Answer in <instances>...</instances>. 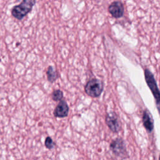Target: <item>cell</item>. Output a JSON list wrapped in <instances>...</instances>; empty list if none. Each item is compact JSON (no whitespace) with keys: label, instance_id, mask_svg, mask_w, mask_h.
<instances>
[{"label":"cell","instance_id":"cell-7","mask_svg":"<svg viewBox=\"0 0 160 160\" xmlns=\"http://www.w3.org/2000/svg\"><path fill=\"white\" fill-rule=\"evenodd\" d=\"M110 14L116 18H120L124 13V7L122 4L119 1H114L112 2L108 7Z\"/></svg>","mask_w":160,"mask_h":160},{"label":"cell","instance_id":"cell-3","mask_svg":"<svg viewBox=\"0 0 160 160\" xmlns=\"http://www.w3.org/2000/svg\"><path fill=\"white\" fill-rule=\"evenodd\" d=\"M144 76H145L146 81L149 88L151 89V92L153 94L154 97L155 98L156 108L160 115V92L158 88L156 82L154 79L153 74L148 69H146L144 70Z\"/></svg>","mask_w":160,"mask_h":160},{"label":"cell","instance_id":"cell-8","mask_svg":"<svg viewBox=\"0 0 160 160\" xmlns=\"http://www.w3.org/2000/svg\"><path fill=\"white\" fill-rule=\"evenodd\" d=\"M142 122L148 132H151L154 128V124L151 114L148 109L144 110L142 116Z\"/></svg>","mask_w":160,"mask_h":160},{"label":"cell","instance_id":"cell-10","mask_svg":"<svg viewBox=\"0 0 160 160\" xmlns=\"http://www.w3.org/2000/svg\"><path fill=\"white\" fill-rule=\"evenodd\" d=\"M51 98L54 101H61L63 98V92L60 89H54L51 93Z\"/></svg>","mask_w":160,"mask_h":160},{"label":"cell","instance_id":"cell-4","mask_svg":"<svg viewBox=\"0 0 160 160\" xmlns=\"http://www.w3.org/2000/svg\"><path fill=\"white\" fill-rule=\"evenodd\" d=\"M111 151L117 157L125 158L128 156L124 142L122 139L118 138L114 139L109 146Z\"/></svg>","mask_w":160,"mask_h":160},{"label":"cell","instance_id":"cell-12","mask_svg":"<svg viewBox=\"0 0 160 160\" xmlns=\"http://www.w3.org/2000/svg\"><path fill=\"white\" fill-rule=\"evenodd\" d=\"M159 160H160V156H159Z\"/></svg>","mask_w":160,"mask_h":160},{"label":"cell","instance_id":"cell-11","mask_svg":"<svg viewBox=\"0 0 160 160\" xmlns=\"http://www.w3.org/2000/svg\"><path fill=\"white\" fill-rule=\"evenodd\" d=\"M45 147L48 149H51L55 146V142L50 136H47L44 141Z\"/></svg>","mask_w":160,"mask_h":160},{"label":"cell","instance_id":"cell-6","mask_svg":"<svg viewBox=\"0 0 160 160\" xmlns=\"http://www.w3.org/2000/svg\"><path fill=\"white\" fill-rule=\"evenodd\" d=\"M69 108L67 102L65 100H61L56 106L53 111V114L56 118H66L69 114Z\"/></svg>","mask_w":160,"mask_h":160},{"label":"cell","instance_id":"cell-9","mask_svg":"<svg viewBox=\"0 0 160 160\" xmlns=\"http://www.w3.org/2000/svg\"><path fill=\"white\" fill-rule=\"evenodd\" d=\"M47 79L49 82L52 83L59 78V75L56 70L52 66H49L46 70Z\"/></svg>","mask_w":160,"mask_h":160},{"label":"cell","instance_id":"cell-5","mask_svg":"<svg viewBox=\"0 0 160 160\" xmlns=\"http://www.w3.org/2000/svg\"><path fill=\"white\" fill-rule=\"evenodd\" d=\"M106 123L109 129L113 132H118L120 129V122L117 114L114 112L107 114L105 119Z\"/></svg>","mask_w":160,"mask_h":160},{"label":"cell","instance_id":"cell-2","mask_svg":"<svg viewBox=\"0 0 160 160\" xmlns=\"http://www.w3.org/2000/svg\"><path fill=\"white\" fill-rule=\"evenodd\" d=\"M104 89L102 82L98 79L93 78L88 81L85 86L84 91L87 95L92 98L99 97Z\"/></svg>","mask_w":160,"mask_h":160},{"label":"cell","instance_id":"cell-1","mask_svg":"<svg viewBox=\"0 0 160 160\" xmlns=\"http://www.w3.org/2000/svg\"><path fill=\"white\" fill-rule=\"evenodd\" d=\"M36 2L35 0H23L19 4L12 8L11 11V15L18 20L22 19L32 11Z\"/></svg>","mask_w":160,"mask_h":160}]
</instances>
